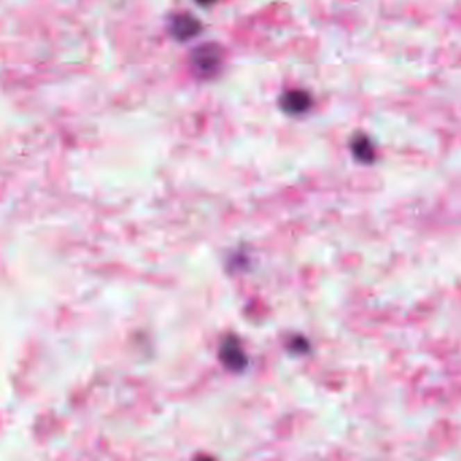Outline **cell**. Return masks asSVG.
<instances>
[{
  "mask_svg": "<svg viewBox=\"0 0 461 461\" xmlns=\"http://www.w3.org/2000/svg\"><path fill=\"white\" fill-rule=\"evenodd\" d=\"M221 64V51L217 45L208 44L195 49L192 54V65L195 67L196 72L202 74L203 76L211 75L217 71Z\"/></svg>",
  "mask_w": 461,
  "mask_h": 461,
  "instance_id": "6da1fadb",
  "label": "cell"
},
{
  "mask_svg": "<svg viewBox=\"0 0 461 461\" xmlns=\"http://www.w3.org/2000/svg\"><path fill=\"white\" fill-rule=\"evenodd\" d=\"M311 97L306 91L291 90L280 98V107L288 115H301L308 112L311 107Z\"/></svg>",
  "mask_w": 461,
  "mask_h": 461,
  "instance_id": "7a4b0ae2",
  "label": "cell"
},
{
  "mask_svg": "<svg viewBox=\"0 0 461 461\" xmlns=\"http://www.w3.org/2000/svg\"><path fill=\"white\" fill-rule=\"evenodd\" d=\"M201 31V24L198 19L188 14H180L174 17L171 22V33L179 41H187L198 35Z\"/></svg>",
  "mask_w": 461,
  "mask_h": 461,
  "instance_id": "3957f363",
  "label": "cell"
},
{
  "mask_svg": "<svg viewBox=\"0 0 461 461\" xmlns=\"http://www.w3.org/2000/svg\"><path fill=\"white\" fill-rule=\"evenodd\" d=\"M352 146H353L355 156L358 158H360V160H362V161L372 160V157H374V148H372L371 141L365 135H359L358 138H355Z\"/></svg>",
  "mask_w": 461,
  "mask_h": 461,
  "instance_id": "277c9868",
  "label": "cell"
},
{
  "mask_svg": "<svg viewBox=\"0 0 461 461\" xmlns=\"http://www.w3.org/2000/svg\"><path fill=\"white\" fill-rule=\"evenodd\" d=\"M199 6H210L212 3H215V0H195Z\"/></svg>",
  "mask_w": 461,
  "mask_h": 461,
  "instance_id": "5b68a950",
  "label": "cell"
}]
</instances>
